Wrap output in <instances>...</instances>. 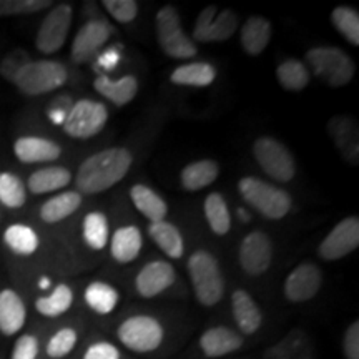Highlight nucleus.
<instances>
[{
    "instance_id": "38",
    "label": "nucleus",
    "mask_w": 359,
    "mask_h": 359,
    "mask_svg": "<svg viewBox=\"0 0 359 359\" xmlns=\"http://www.w3.org/2000/svg\"><path fill=\"white\" fill-rule=\"evenodd\" d=\"M27 201V187L20 177L11 172H0V205L6 208H22Z\"/></svg>"
},
{
    "instance_id": "10",
    "label": "nucleus",
    "mask_w": 359,
    "mask_h": 359,
    "mask_svg": "<svg viewBox=\"0 0 359 359\" xmlns=\"http://www.w3.org/2000/svg\"><path fill=\"white\" fill-rule=\"evenodd\" d=\"M72 15H74V11L69 4H60L50 8V12L40 24L37 37H35V47L39 52L52 55L64 47L72 27Z\"/></svg>"
},
{
    "instance_id": "27",
    "label": "nucleus",
    "mask_w": 359,
    "mask_h": 359,
    "mask_svg": "<svg viewBox=\"0 0 359 359\" xmlns=\"http://www.w3.org/2000/svg\"><path fill=\"white\" fill-rule=\"evenodd\" d=\"M130 196H132L135 208H137L147 219H150L151 223L161 222V219L167 218V203H165V200L161 198L158 193L151 190V188L137 183V185H133L132 190H130Z\"/></svg>"
},
{
    "instance_id": "15",
    "label": "nucleus",
    "mask_w": 359,
    "mask_h": 359,
    "mask_svg": "<svg viewBox=\"0 0 359 359\" xmlns=\"http://www.w3.org/2000/svg\"><path fill=\"white\" fill-rule=\"evenodd\" d=\"M323 286L321 269L313 263H302L285 281V296L291 303H304L320 293Z\"/></svg>"
},
{
    "instance_id": "14",
    "label": "nucleus",
    "mask_w": 359,
    "mask_h": 359,
    "mask_svg": "<svg viewBox=\"0 0 359 359\" xmlns=\"http://www.w3.org/2000/svg\"><path fill=\"white\" fill-rule=\"evenodd\" d=\"M238 258L243 271L250 276L263 275L273 262V245L269 236L263 231H251L241 241Z\"/></svg>"
},
{
    "instance_id": "3",
    "label": "nucleus",
    "mask_w": 359,
    "mask_h": 359,
    "mask_svg": "<svg viewBox=\"0 0 359 359\" xmlns=\"http://www.w3.org/2000/svg\"><path fill=\"white\" fill-rule=\"evenodd\" d=\"M306 65L309 74L313 72L327 87H344L351 82L356 72L353 58L338 47H314L306 53Z\"/></svg>"
},
{
    "instance_id": "35",
    "label": "nucleus",
    "mask_w": 359,
    "mask_h": 359,
    "mask_svg": "<svg viewBox=\"0 0 359 359\" xmlns=\"http://www.w3.org/2000/svg\"><path fill=\"white\" fill-rule=\"evenodd\" d=\"M276 77L281 87L288 90V92H302L308 87L311 74H309L308 67L302 60L288 58L278 67Z\"/></svg>"
},
{
    "instance_id": "22",
    "label": "nucleus",
    "mask_w": 359,
    "mask_h": 359,
    "mask_svg": "<svg viewBox=\"0 0 359 359\" xmlns=\"http://www.w3.org/2000/svg\"><path fill=\"white\" fill-rule=\"evenodd\" d=\"M27 308L20 294L13 290L0 291V333L13 336L24 327Z\"/></svg>"
},
{
    "instance_id": "30",
    "label": "nucleus",
    "mask_w": 359,
    "mask_h": 359,
    "mask_svg": "<svg viewBox=\"0 0 359 359\" xmlns=\"http://www.w3.org/2000/svg\"><path fill=\"white\" fill-rule=\"evenodd\" d=\"M4 243L12 253L19 257H30L39 250L40 238L32 226L24 223H13L6 228L2 235Z\"/></svg>"
},
{
    "instance_id": "33",
    "label": "nucleus",
    "mask_w": 359,
    "mask_h": 359,
    "mask_svg": "<svg viewBox=\"0 0 359 359\" xmlns=\"http://www.w3.org/2000/svg\"><path fill=\"white\" fill-rule=\"evenodd\" d=\"M83 299L92 311L105 316V314H110L116 308V304L120 302V294L115 290V286L109 285V283L93 281L85 290Z\"/></svg>"
},
{
    "instance_id": "25",
    "label": "nucleus",
    "mask_w": 359,
    "mask_h": 359,
    "mask_svg": "<svg viewBox=\"0 0 359 359\" xmlns=\"http://www.w3.org/2000/svg\"><path fill=\"white\" fill-rule=\"evenodd\" d=\"M143 245L142 233L137 226H122L114 233L110 241V255L118 263H132L140 255Z\"/></svg>"
},
{
    "instance_id": "39",
    "label": "nucleus",
    "mask_w": 359,
    "mask_h": 359,
    "mask_svg": "<svg viewBox=\"0 0 359 359\" xmlns=\"http://www.w3.org/2000/svg\"><path fill=\"white\" fill-rule=\"evenodd\" d=\"M331 22L349 43L359 45V13L353 7H336L331 13Z\"/></svg>"
},
{
    "instance_id": "1",
    "label": "nucleus",
    "mask_w": 359,
    "mask_h": 359,
    "mask_svg": "<svg viewBox=\"0 0 359 359\" xmlns=\"http://www.w3.org/2000/svg\"><path fill=\"white\" fill-rule=\"evenodd\" d=\"M132 167V154L127 148H107L98 154L88 156L80 165L75 185L80 195H97L109 190L127 177Z\"/></svg>"
},
{
    "instance_id": "46",
    "label": "nucleus",
    "mask_w": 359,
    "mask_h": 359,
    "mask_svg": "<svg viewBox=\"0 0 359 359\" xmlns=\"http://www.w3.org/2000/svg\"><path fill=\"white\" fill-rule=\"evenodd\" d=\"M343 353L346 359H359V323L354 321L348 326L343 336Z\"/></svg>"
},
{
    "instance_id": "42",
    "label": "nucleus",
    "mask_w": 359,
    "mask_h": 359,
    "mask_svg": "<svg viewBox=\"0 0 359 359\" xmlns=\"http://www.w3.org/2000/svg\"><path fill=\"white\" fill-rule=\"evenodd\" d=\"M32 60L29 55V52L24 50V48H15V50L8 52L6 57L0 62V75H2L4 80L13 83L15 82L19 72L24 69V67Z\"/></svg>"
},
{
    "instance_id": "45",
    "label": "nucleus",
    "mask_w": 359,
    "mask_h": 359,
    "mask_svg": "<svg viewBox=\"0 0 359 359\" xmlns=\"http://www.w3.org/2000/svg\"><path fill=\"white\" fill-rule=\"evenodd\" d=\"M82 359H120V351L109 341H98L90 344Z\"/></svg>"
},
{
    "instance_id": "2",
    "label": "nucleus",
    "mask_w": 359,
    "mask_h": 359,
    "mask_svg": "<svg viewBox=\"0 0 359 359\" xmlns=\"http://www.w3.org/2000/svg\"><path fill=\"white\" fill-rule=\"evenodd\" d=\"M188 275L200 304L210 308L219 303L224 294V280L218 259L205 250H198L188 259Z\"/></svg>"
},
{
    "instance_id": "17",
    "label": "nucleus",
    "mask_w": 359,
    "mask_h": 359,
    "mask_svg": "<svg viewBox=\"0 0 359 359\" xmlns=\"http://www.w3.org/2000/svg\"><path fill=\"white\" fill-rule=\"evenodd\" d=\"M327 133L344 160L356 165L359 160V128L356 120L348 115H336L327 123Z\"/></svg>"
},
{
    "instance_id": "16",
    "label": "nucleus",
    "mask_w": 359,
    "mask_h": 359,
    "mask_svg": "<svg viewBox=\"0 0 359 359\" xmlns=\"http://www.w3.org/2000/svg\"><path fill=\"white\" fill-rule=\"evenodd\" d=\"M177 280L175 268L168 262H151L135 278V288L142 298H155L167 291Z\"/></svg>"
},
{
    "instance_id": "6",
    "label": "nucleus",
    "mask_w": 359,
    "mask_h": 359,
    "mask_svg": "<svg viewBox=\"0 0 359 359\" xmlns=\"http://www.w3.org/2000/svg\"><path fill=\"white\" fill-rule=\"evenodd\" d=\"M120 343L133 353H151L163 343V326L154 316L135 314L125 320L116 330Z\"/></svg>"
},
{
    "instance_id": "29",
    "label": "nucleus",
    "mask_w": 359,
    "mask_h": 359,
    "mask_svg": "<svg viewBox=\"0 0 359 359\" xmlns=\"http://www.w3.org/2000/svg\"><path fill=\"white\" fill-rule=\"evenodd\" d=\"M80 205H82V195L79 191H62L40 206V218L45 223H58L77 212Z\"/></svg>"
},
{
    "instance_id": "41",
    "label": "nucleus",
    "mask_w": 359,
    "mask_h": 359,
    "mask_svg": "<svg viewBox=\"0 0 359 359\" xmlns=\"http://www.w3.org/2000/svg\"><path fill=\"white\" fill-rule=\"evenodd\" d=\"M50 0H0V17L29 15L52 7Z\"/></svg>"
},
{
    "instance_id": "20",
    "label": "nucleus",
    "mask_w": 359,
    "mask_h": 359,
    "mask_svg": "<svg viewBox=\"0 0 359 359\" xmlns=\"http://www.w3.org/2000/svg\"><path fill=\"white\" fill-rule=\"evenodd\" d=\"M264 359H314V346L303 330H291L275 346L264 351Z\"/></svg>"
},
{
    "instance_id": "36",
    "label": "nucleus",
    "mask_w": 359,
    "mask_h": 359,
    "mask_svg": "<svg viewBox=\"0 0 359 359\" xmlns=\"http://www.w3.org/2000/svg\"><path fill=\"white\" fill-rule=\"evenodd\" d=\"M74 303V293H72L70 286L57 285L55 290L48 296H40L35 302V309L47 318H58L67 313Z\"/></svg>"
},
{
    "instance_id": "8",
    "label": "nucleus",
    "mask_w": 359,
    "mask_h": 359,
    "mask_svg": "<svg viewBox=\"0 0 359 359\" xmlns=\"http://www.w3.org/2000/svg\"><path fill=\"white\" fill-rule=\"evenodd\" d=\"M107 120H109V110L103 103L90 98H80L72 105L62 122V128L72 138L88 140L102 132Z\"/></svg>"
},
{
    "instance_id": "5",
    "label": "nucleus",
    "mask_w": 359,
    "mask_h": 359,
    "mask_svg": "<svg viewBox=\"0 0 359 359\" xmlns=\"http://www.w3.org/2000/svg\"><path fill=\"white\" fill-rule=\"evenodd\" d=\"M67 79H69V72L60 62L30 60L19 72L13 83L24 95L39 97L64 87Z\"/></svg>"
},
{
    "instance_id": "34",
    "label": "nucleus",
    "mask_w": 359,
    "mask_h": 359,
    "mask_svg": "<svg viewBox=\"0 0 359 359\" xmlns=\"http://www.w3.org/2000/svg\"><path fill=\"white\" fill-rule=\"evenodd\" d=\"M203 212H205V218L208 222L210 228H212L215 235H226L231 228V215L230 210H228L226 201L219 193H210L206 196L205 203H203Z\"/></svg>"
},
{
    "instance_id": "44",
    "label": "nucleus",
    "mask_w": 359,
    "mask_h": 359,
    "mask_svg": "<svg viewBox=\"0 0 359 359\" xmlns=\"http://www.w3.org/2000/svg\"><path fill=\"white\" fill-rule=\"evenodd\" d=\"M39 339L34 334H22L13 344L11 359H37Z\"/></svg>"
},
{
    "instance_id": "28",
    "label": "nucleus",
    "mask_w": 359,
    "mask_h": 359,
    "mask_svg": "<svg viewBox=\"0 0 359 359\" xmlns=\"http://www.w3.org/2000/svg\"><path fill=\"white\" fill-rule=\"evenodd\" d=\"M151 240L158 245V248L172 259H180L185 251V243H183L182 233L173 223L161 219V222L150 223L148 226Z\"/></svg>"
},
{
    "instance_id": "43",
    "label": "nucleus",
    "mask_w": 359,
    "mask_h": 359,
    "mask_svg": "<svg viewBox=\"0 0 359 359\" xmlns=\"http://www.w3.org/2000/svg\"><path fill=\"white\" fill-rule=\"evenodd\" d=\"M102 6L120 24H130L138 13V6L135 0H103Z\"/></svg>"
},
{
    "instance_id": "4",
    "label": "nucleus",
    "mask_w": 359,
    "mask_h": 359,
    "mask_svg": "<svg viewBox=\"0 0 359 359\" xmlns=\"http://www.w3.org/2000/svg\"><path fill=\"white\" fill-rule=\"evenodd\" d=\"M241 198L268 219H281L290 213L291 196L288 191L273 187L257 177H245L238 183Z\"/></svg>"
},
{
    "instance_id": "11",
    "label": "nucleus",
    "mask_w": 359,
    "mask_h": 359,
    "mask_svg": "<svg viewBox=\"0 0 359 359\" xmlns=\"http://www.w3.org/2000/svg\"><path fill=\"white\" fill-rule=\"evenodd\" d=\"M238 27V15L230 8L218 12L217 7L210 6L200 12L193 29V39L196 42H223L235 34Z\"/></svg>"
},
{
    "instance_id": "37",
    "label": "nucleus",
    "mask_w": 359,
    "mask_h": 359,
    "mask_svg": "<svg viewBox=\"0 0 359 359\" xmlns=\"http://www.w3.org/2000/svg\"><path fill=\"white\" fill-rule=\"evenodd\" d=\"M83 240L92 250H103L109 243V219L100 212H92L83 218Z\"/></svg>"
},
{
    "instance_id": "9",
    "label": "nucleus",
    "mask_w": 359,
    "mask_h": 359,
    "mask_svg": "<svg viewBox=\"0 0 359 359\" xmlns=\"http://www.w3.org/2000/svg\"><path fill=\"white\" fill-rule=\"evenodd\" d=\"M255 160L269 178L276 182H291L296 175V161L290 150L276 138L262 137L253 145Z\"/></svg>"
},
{
    "instance_id": "12",
    "label": "nucleus",
    "mask_w": 359,
    "mask_h": 359,
    "mask_svg": "<svg viewBox=\"0 0 359 359\" xmlns=\"http://www.w3.org/2000/svg\"><path fill=\"white\" fill-rule=\"evenodd\" d=\"M111 25L105 19H92L85 24L82 29L75 35L74 42H72V60L77 64H87L93 60L100 48L110 39Z\"/></svg>"
},
{
    "instance_id": "32",
    "label": "nucleus",
    "mask_w": 359,
    "mask_h": 359,
    "mask_svg": "<svg viewBox=\"0 0 359 359\" xmlns=\"http://www.w3.org/2000/svg\"><path fill=\"white\" fill-rule=\"evenodd\" d=\"M217 79V70L212 64L206 62H191V64L180 65L170 75V80L177 85L185 87H208Z\"/></svg>"
},
{
    "instance_id": "40",
    "label": "nucleus",
    "mask_w": 359,
    "mask_h": 359,
    "mask_svg": "<svg viewBox=\"0 0 359 359\" xmlns=\"http://www.w3.org/2000/svg\"><path fill=\"white\" fill-rule=\"evenodd\" d=\"M77 331L74 327H62L47 343V356L52 359H62L74 351L77 346Z\"/></svg>"
},
{
    "instance_id": "24",
    "label": "nucleus",
    "mask_w": 359,
    "mask_h": 359,
    "mask_svg": "<svg viewBox=\"0 0 359 359\" xmlns=\"http://www.w3.org/2000/svg\"><path fill=\"white\" fill-rule=\"evenodd\" d=\"M72 182V173L69 168L60 167V165H53V167H45L30 175L27 180V188L34 195H45V193H52L62 190Z\"/></svg>"
},
{
    "instance_id": "18",
    "label": "nucleus",
    "mask_w": 359,
    "mask_h": 359,
    "mask_svg": "<svg viewBox=\"0 0 359 359\" xmlns=\"http://www.w3.org/2000/svg\"><path fill=\"white\" fill-rule=\"evenodd\" d=\"M13 155L22 163H50L60 158L62 148L50 138L20 137L13 143Z\"/></svg>"
},
{
    "instance_id": "23",
    "label": "nucleus",
    "mask_w": 359,
    "mask_h": 359,
    "mask_svg": "<svg viewBox=\"0 0 359 359\" xmlns=\"http://www.w3.org/2000/svg\"><path fill=\"white\" fill-rule=\"evenodd\" d=\"M93 87L102 97L110 100L116 107H125L137 97L138 80L133 75H125L118 80H111L107 75H98Z\"/></svg>"
},
{
    "instance_id": "26",
    "label": "nucleus",
    "mask_w": 359,
    "mask_h": 359,
    "mask_svg": "<svg viewBox=\"0 0 359 359\" xmlns=\"http://www.w3.org/2000/svg\"><path fill=\"white\" fill-rule=\"evenodd\" d=\"M271 24L264 17L253 15L245 22L241 27V45H243L245 52L250 55H259L268 47L269 40H271Z\"/></svg>"
},
{
    "instance_id": "19",
    "label": "nucleus",
    "mask_w": 359,
    "mask_h": 359,
    "mask_svg": "<svg viewBox=\"0 0 359 359\" xmlns=\"http://www.w3.org/2000/svg\"><path fill=\"white\" fill-rule=\"evenodd\" d=\"M243 346V336L228 326H213L200 338V348L206 358H223Z\"/></svg>"
},
{
    "instance_id": "7",
    "label": "nucleus",
    "mask_w": 359,
    "mask_h": 359,
    "mask_svg": "<svg viewBox=\"0 0 359 359\" xmlns=\"http://www.w3.org/2000/svg\"><path fill=\"white\" fill-rule=\"evenodd\" d=\"M156 39L161 50L172 58H193L198 48L182 27L180 13L173 6L161 7L156 13Z\"/></svg>"
},
{
    "instance_id": "47",
    "label": "nucleus",
    "mask_w": 359,
    "mask_h": 359,
    "mask_svg": "<svg viewBox=\"0 0 359 359\" xmlns=\"http://www.w3.org/2000/svg\"><path fill=\"white\" fill-rule=\"evenodd\" d=\"M0 219H2V210H0Z\"/></svg>"
},
{
    "instance_id": "13",
    "label": "nucleus",
    "mask_w": 359,
    "mask_h": 359,
    "mask_svg": "<svg viewBox=\"0 0 359 359\" xmlns=\"http://www.w3.org/2000/svg\"><path fill=\"white\" fill-rule=\"evenodd\" d=\"M359 246V219L358 217H348L336 224L321 241L320 255L323 259L336 262L348 257Z\"/></svg>"
},
{
    "instance_id": "31",
    "label": "nucleus",
    "mask_w": 359,
    "mask_h": 359,
    "mask_svg": "<svg viewBox=\"0 0 359 359\" xmlns=\"http://www.w3.org/2000/svg\"><path fill=\"white\" fill-rule=\"evenodd\" d=\"M219 175V165L215 160H200L188 163L182 170L180 180L182 187L188 191H198L201 188L210 187Z\"/></svg>"
},
{
    "instance_id": "21",
    "label": "nucleus",
    "mask_w": 359,
    "mask_h": 359,
    "mask_svg": "<svg viewBox=\"0 0 359 359\" xmlns=\"http://www.w3.org/2000/svg\"><path fill=\"white\" fill-rule=\"evenodd\" d=\"M231 313L241 334H255L263 323L262 311H259L257 302L245 290H236L231 294Z\"/></svg>"
}]
</instances>
